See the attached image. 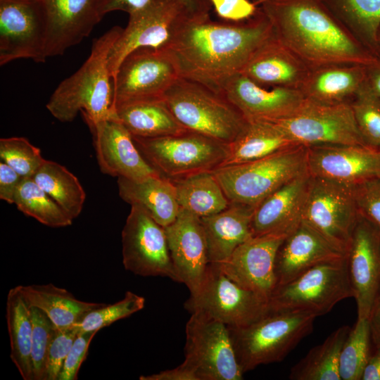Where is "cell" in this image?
<instances>
[{
	"label": "cell",
	"mask_w": 380,
	"mask_h": 380,
	"mask_svg": "<svg viewBox=\"0 0 380 380\" xmlns=\"http://www.w3.org/2000/svg\"><path fill=\"white\" fill-rule=\"evenodd\" d=\"M132 137L148 163L171 180L213 171L222 166L228 153V144L189 130L159 137Z\"/></svg>",
	"instance_id": "cell-7"
},
{
	"label": "cell",
	"mask_w": 380,
	"mask_h": 380,
	"mask_svg": "<svg viewBox=\"0 0 380 380\" xmlns=\"http://www.w3.org/2000/svg\"><path fill=\"white\" fill-rule=\"evenodd\" d=\"M355 37L374 56L380 53V0H323Z\"/></svg>",
	"instance_id": "cell-35"
},
{
	"label": "cell",
	"mask_w": 380,
	"mask_h": 380,
	"mask_svg": "<svg viewBox=\"0 0 380 380\" xmlns=\"http://www.w3.org/2000/svg\"><path fill=\"white\" fill-rule=\"evenodd\" d=\"M351 328L344 325L334 331L321 343L312 348L291 369L292 380H341L340 353Z\"/></svg>",
	"instance_id": "cell-36"
},
{
	"label": "cell",
	"mask_w": 380,
	"mask_h": 380,
	"mask_svg": "<svg viewBox=\"0 0 380 380\" xmlns=\"http://www.w3.org/2000/svg\"><path fill=\"white\" fill-rule=\"evenodd\" d=\"M365 84L380 99V53L374 62L366 66Z\"/></svg>",
	"instance_id": "cell-52"
},
{
	"label": "cell",
	"mask_w": 380,
	"mask_h": 380,
	"mask_svg": "<svg viewBox=\"0 0 380 380\" xmlns=\"http://www.w3.org/2000/svg\"><path fill=\"white\" fill-rule=\"evenodd\" d=\"M371 342L375 348L380 347V287L374 301L369 317Z\"/></svg>",
	"instance_id": "cell-51"
},
{
	"label": "cell",
	"mask_w": 380,
	"mask_h": 380,
	"mask_svg": "<svg viewBox=\"0 0 380 380\" xmlns=\"http://www.w3.org/2000/svg\"><path fill=\"white\" fill-rule=\"evenodd\" d=\"M29 308L32 322L31 358L33 380H45L47 353L56 326L42 310Z\"/></svg>",
	"instance_id": "cell-43"
},
{
	"label": "cell",
	"mask_w": 380,
	"mask_h": 380,
	"mask_svg": "<svg viewBox=\"0 0 380 380\" xmlns=\"http://www.w3.org/2000/svg\"><path fill=\"white\" fill-rule=\"evenodd\" d=\"M144 306V297L127 291L122 300L110 305L104 303L89 312L74 327H77L80 332H98L115 322L142 310Z\"/></svg>",
	"instance_id": "cell-40"
},
{
	"label": "cell",
	"mask_w": 380,
	"mask_h": 380,
	"mask_svg": "<svg viewBox=\"0 0 380 380\" xmlns=\"http://www.w3.org/2000/svg\"><path fill=\"white\" fill-rule=\"evenodd\" d=\"M172 181L179 208L200 218L215 215L230 204L213 171Z\"/></svg>",
	"instance_id": "cell-34"
},
{
	"label": "cell",
	"mask_w": 380,
	"mask_h": 380,
	"mask_svg": "<svg viewBox=\"0 0 380 380\" xmlns=\"http://www.w3.org/2000/svg\"><path fill=\"white\" fill-rule=\"evenodd\" d=\"M32 179L72 220L80 215L86 193L77 177L65 166L46 160Z\"/></svg>",
	"instance_id": "cell-37"
},
{
	"label": "cell",
	"mask_w": 380,
	"mask_h": 380,
	"mask_svg": "<svg viewBox=\"0 0 380 380\" xmlns=\"http://www.w3.org/2000/svg\"><path fill=\"white\" fill-rule=\"evenodd\" d=\"M183 362L198 380H241L239 365L229 328L198 312L191 313L186 324Z\"/></svg>",
	"instance_id": "cell-13"
},
{
	"label": "cell",
	"mask_w": 380,
	"mask_h": 380,
	"mask_svg": "<svg viewBox=\"0 0 380 380\" xmlns=\"http://www.w3.org/2000/svg\"><path fill=\"white\" fill-rule=\"evenodd\" d=\"M316 317L306 312L270 310L247 327H228L243 373L281 361L311 333Z\"/></svg>",
	"instance_id": "cell-5"
},
{
	"label": "cell",
	"mask_w": 380,
	"mask_h": 380,
	"mask_svg": "<svg viewBox=\"0 0 380 380\" xmlns=\"http://www.w3.org/2000/svg\"><path fill=\"white\" fill-rule=\"evenodd\" d=\"M346 256L302 220L277 251L274 264L277 286L292 281L317 265Z\"/></svg>",
	"instance_id": "cell-25"
},
{
	"label": "cell",
	"mask_w": 380,
	"mask_h": 380,
	"mask_svg": "<svg viewBox=\"0 0 380 380\" xmlns=\"http://www.w3.org/2000/svg\"><path fill=\"white\" fill-rule=\"evenodd\" d=\"M46 16L40 0H0V65L46 61Z\"/></svg>",
	"instance_id": "cell-16"
},
{
	"label": "cell",
	"mask_w": 380,
	"mask_h": 380,
	"mask_svg": "<svg viewBox=\"0 0 380 380\" xmlns=\"http://www.w3.org/2000/svg\"><path fill=\"white\" fill-rule=\"evenodd\" d=\"M259 6L277 38L310 69L340 63L367 66L376 58L323 0H267Z\"/></svg>",
	"instance_id": "cell-2"
},
{
	"label": "cell",
	"mask_w": 380,
	"mask_h": 380,
	"mask_svg": "<svg viewBox=\"0 0 380 380\" xmlns=\"http://www.w3.org/2000/svg\"><path fill=\"white\" fill-rule=\"evenodd\" d=\"M350 105L365 144L380 149V99L369 90L365 82Z\"/></svg>",
	"instance_id": "cell-41"
},
{
	"label": "cell",
	"mask_w": 380,
	"mask_h": 380,
	"mask_svg": "<svg viewBox=\"0 0 380 380\" xmlns=\"http://www.w3.org/2000/svg\"><path fill=\"white\" fill-rule=\"evenodd\" d=\"M140 380H198L195 372L184 362L170 369L147 376H140Z\"/></svg>",
	"instance_id": "cell-50"
},
{
	"label": "cell",
	"mask_w": 380,
	"mask_h": 380,
	"mask_svg": "<svg viewBox=\"0 0 380 380\" xmlns=\"http://www.w3.org/2000/svg\"><path fill=\"white\" fill-rule=\"evenodd\" d=\"M122 29L114 26L95 39L85 62L56 88L46 107L58 121L72 122L81 112L89 127L113 117L108 57Z\"/></svg>",
	"instance_id": "cell-3"
},
{
	"label": "cell",
	"mask_w": 380,
	"mask_h": 380,
	"mask_svg": "<svg viewBox=\"0 0 380 380\" xmlns=\"http://www.w3.org/2000/svg\"><path fill=\"white\" fill-rule=\"evenodd\" d=\"M96 331L80 332L60 372L58 380H75L79 369L87 357L90 343Z\"/></svg>",
	"instance_id": "cell-47"
},
{
	"label": "cell",
	"mask_w": 380,
	"mask_h": 380,
	"mask_svg": "<svg viewBox=\"0 0 380 380\" xmlns=\"http://www.w3.org/2000/svg\"><path fill=\"white\" fill-rule=\"evenodd\" d=\"M6 322L11 345V359L24 380H33L31 358L32 322L30 308L18 286L7 295Z\"/></svg>",
	"instance_id": "cell-33"
},
{
	"label": "cell",
	"mask_w": 380,
	"mask_h": 380,
	"mask_svg": "<svg viewBox=\"0 0 380 380\" xmlns=\"http://www.w3.org/2000/svg\"><path fill=\"white\" fill-rule=\"evenodd\" d=\"M375 349L368 359L361 380H380V347Z\"/></svg>",
	"instance_id": "cell-53"
},
{
	"label": "cell",
	"mask_w": 380,
	"mask_h": 380,
	"mask_svg": "<svg viewBox=\"0 0 380 380\" xmlns=\"http://www.w3.org/2000/svg\"><path fill=\"white\" fill-rule=\"evenodd\" d=\"M347 258L357 318L368 319L380 287V230L360 215Z\"/></svg>",
	"instance_id": "cell-20"
},
{
	"label": "cell",
	"mask_w": 380,
	"mask_h": 380,
	"mask_svg": "<svg viewBox=\"0 0 380 380\" xmlns=\"http://www.w3.org/2000/svg\"><path fill=\"white\" fill-rule=\"evenodd\" d=\"M46 16V58L63 54L88 37L102 18L101 0H42Z\"/></svg>",
	"instance_id": "cell-23"
},
{
	"label": "cell",
	"mask_w": 380,
	"mask_h": 380,
	"mask_svg": "<svg viewBox=\"0 0 380 380\" xmlns=\"http://www.w3.org/2000/svg\"><path fill=\"white\" fill-rule=\"evenodd\" d=\"M359 217L354 186L311 176L303 222L348 254Z\"/></svg>",
	"instance_id": "cell-14"
},
{
	"label": "cell",
	"mask_w": 380,
	"mask_h": 380,
	"mask_svg": "<svg viewBox=\"0 0 380 380\" xmlns=\"http://www.w3.org/2000/svg\"><path fill=\"white\" fill-rule=\"evenodd\" d=\"M0 158L23 177H32L46 159L25 137L0 139Z\"/></svg>",
	"instance_id": "cell-42"
},
{
	"label": "cell",
	"mask_w": 380,
	"mask_h": 380,
	"mask_svg": "<svg viewBox=\"0 0 380 380\" xmlns=\"http://www.w3.org/2000/svg\"><path fill=\"white\" fill-rule=\"evenodd\" d=\"M169 251L180 283L194 294L209 265L208 246L200 217L180 208L175 220L164 227Z\"/></svg>",
	"instance_id": "cell-21"
},
{
	"label": "cell",
	"mask_w": 380,
	"mask_h": 380,
	"mask_svg": "<svg viewBox=\"0 0 380 380\" xmlns=\"http://www.w3.org/2000/svg\"><path fill=\"white\" fill-rule=\"evenodd\" d=\"M220 91L247 120H273L294 113L305 100L297 89L265 87L241 73L226 80Z\"/></svg>",
	"instance_id": "cell-22"
},
{
	"label": "cell",
	"mask_w": 380,
	"mask_h": 380,
	"mask_svg": "<svg viewBox=\"0 0 380 380\" xmlns=\"http://www.w3.org/2000/svg\"><path fill=\"white\" fill-rule=\"evenodd\" d=\"M40 1H42V0H40Z\"/></svg>",
	"instance_id": "cell-56"
},
{
	"label": "cell",
	"mask_w": 380,
	"mask_h": 380,
	"mask_svg": "<svg viewBox=\"0 0 380 380\" xmlns=\"http://www.w3.org/2000/svg\"><path fill=\"white\" fill-rule=\"evenodd\" d=\"M267 121L299 145L367 146L357 128L350 103L329 104L306 98L291 115Z\"/></svg>",
	"instance_id": "cell-12"
},
{
	"label": "cell",
	"mask_w": 380,
	"mask_h": 380,
	"mask_svg": "<svg viewBox=\"0 0 380 380\" xmlns=\"http://www.w3.org/2000/svg\"><path fill=\"white\" fill-rule=\"evenodd\" d=\"M365 77V65L331 64L310 69L299 90L305 98L319 103H350Z\"/></svg>",
	"instance_id": "cell-28"
},
{
	"label": "cell",
	"mask_w": 380,
	"mask_h": 380,
	"mask_svg": "<svg viewBox=\"0 0 380 380\" xmlns=\"http://www.w3.org/2000/svg\"><path fill=\"white\" fill-rule=\"evenodd\" d=\"M163 99L185 129L226 144L236 139L248 122L221 91L183 77Z\"/></svg>",
	"instance_id": "cell-4"
},
{
	"label": "cell",
	"mask_w": 380,
	"mask_h": 380,
	"mask_svg": "<svg viewBox=\"0 0 380 380\" xmlns=\"http://www.w3.org/2000/svg\"><path fill=\"white\" fill-rule=\"evenodd\" d=\"M274 34L261 10L242 21H214L209 15L193 17L182 27L169 50L181 77L220 91L223 83L241 73L253 53Z\"/></svg>",
	"instance_id": "cell-1"
},
{
	"label": "cell",
	"mask_w": 380,
	"mask_h": 380,
	"mask_svg": "<svg viewBox=\"0 0 380 380\" xmlns=\"http://www.w3.org/2000/svg\"><path fill=\"white\" fill-rule=\"evenodd\" d=\"M184 308L235 329L250 325L270 311L267 298L235 283L215 263H209L199 289L190 295Z\"/></svg>",
	"instance_id": "cell-10"
},
{
	"label": "cell",
	"mask_w": 380,
	"mask_h": 380,
	"mask_svg": "<svg viewBox=\"0 0 380 380\" xmlns=\"http://www.w3.org/2000/svg\"><path fill=\"white\" fill-rule=\"evenodd\" d=\"M120 197L144 208L163 227L177 218L180 208L172 181L162 175L139 180L118 178Z\"/></svg>",
	"instance_id": "cell-29"
},
{
	"label": "cell",
	"mask_w": 380,
	"mask_h": 380,
	"mask_svg": "<svg viewBox=\"0 0 380 380\" xmlns=\"http://www.w3.org/2000/svg\"><path fill=\"white\" fill-rule=\"evenodd\" d=\"M286 237L279 234L253 236L226 261L215 264L235 283L269 300L277 286V253Z\"/></svg>",
	"instance_id": "cell-17"
},
{
	"label": "cell",
	"mask_w": 380,
	"mask_h": 380,
	"mask_svg": "<svg viewBox=\"0 0 380 380\" xmlns=\"http://www.w3.org/2000/svg\"><path fill=\"white\" fill-rule=\"evenodd\" d=\"M179 77V65L169 49L142 47L133 51L113 79V112L127 103L163 99Z\"/></svg>",
	"instance_id": "cell-11"
},
{
	"label": "cell",
	"mask_w": 380,
	"mask_h": 380,
	"mask_svg": "<svg viewBox=\"0 0 380 380\" xmlns=\"http://www.w3.org/2000/svg\"><path fill=\"white\" fill-rule=\"evenodd\" d=\"M18 287L27 305L42 310L58 329L73 327L89 312L104 304L80 300L65 289L52 284Z\"/></svg>",
	"instance_id": "cell-30"
},
{
	"label": "cell",
	"mask_w": 380,
	"mask_h": 380,
	"mask_svg": "<svg viewBox=\"0 0 380 380\" xmlns=\"http://www.w3.org/2000/svg\"><path fill=\"white\" fill-rule=\"evenodd\" d=\"M377 40H378L379 44H380V27H379V28L378 30Z\"/></svg>",
	"instance_id": "cell-55"
},
{
	"label": "cell",
	"mask_w": 380,
	"mask_h": 380,
	"mask_svg": "<svg viewBox=\"0 0 380 380\" xmlns=\"http://www.w3.org/2000/svg\"><path fill=\"white\" fill-rule=\"evenodd\" d=\"M80 333L75 327L56 330L47 353L45 380H58L63 362Z\"/></svg>",
	"instance_id": "cell-44"
},
{
	"label": "cell",
	"mask_w": 380,
	"mask_h": 380,
	"mask_svg": "<svg viewBox=\"0 0 380 380\" xmlns=\"http://www.w3.org/2000/svg\"><path fill=\"white\" fill-rule=\"evenodd\" d=\"M89 128L103 174L132 180L161 175L144 158L131 133L117 119L110 118Z\"/></svg>",
	"instance_id": "cell-19"
},
{
	"label": "cell",
	"mask_w": 380,
	"mask_h": 380,
	"mask_svg": "<svg viewBox=\"0 0 380 380\" xmlns=\"http://www.w3.org/2000/svg\"><path fill=\"white\" fill-rule=\"evenodd\" d=\"M14 204L27 216L50 227H65L72 219L32 179L25 177L15 193Z\"/></svg>",
	"instance_id": "cell-38"
},
{
	"label": "cell",
	"mask_w": 380,
	"mask_h": 380,
	"mask_svg": "<svg viewBox=\"0 0 380 380\" xmlns=\"http://www.w3.org/2000/svg\"><path fill=\"white\" fill-rule=\"evenodd\" d=\"M254 208L230 203L224 210L201 217L204 230L209 263L226 261L243 243L253 236Z\"/></svg>",
	"instance_id": "cell-27"
},
{
	"label": "cell",
	"mask_w": 380,
	"mask_h": 380,
	"mask_svg": "<svg viewBox=\"0 0 380 380\" xmlns=\"http://www.w3.org/2000/svg\"><path fill=\"white\" fill-rule=\"evenodd\" d=\"M129 15L127 26L122 29L109 53L108 68L113 79L131 52L142 47L169 49L184 25L193 17L201 16L180 0H152Z\"/></svg>",
	"instance_id": "cell-9"
},
{
	"label": "cell",
	"mask_w": 380,
	"mask_h": 380,
	"mask_svg": "<svg viewBox=\"0 0 380 380\" xmlns=\"http://www.w3.org/2000/svg\"><path fill=\"white\" fill-rule=\"evenodd\" d=\"M309 71L274 33L253 53L241 73L265 87L299 89Z\"/></svg>",
	"instance_id": "cell-26"
},
{
	"label": "cell",
	"mask_w": 380,
	"mask_h": 380,
	"mask_svg": "<svg viewBox=\"0 0 380 380\" xmlns=\"http://www.w3.org/2000/svg\"><path fill=\"white\" fill-rule=\"evenodd\" d=\"M23 177L4 161L0 163V198L9 204H14L17 189Z\"/></svg>",
	"instance_id": "cell-49"
},
{
	"label": "cell",
	"mask_w": 380,
	"mask_h": 380,
	"mask_svg": "<svg viewBox=\"0 0 380 380\" xmlns=\"http://www.w3.org/2000/svg\"><path fill=\"white\" fill-rule=\"evenodd\" d=\"M297 145L272 122L248 120L236 139L228 144L227 156L221 167L255 160Z\"/></svg>",
	"instance_id": "cell-32"
},
{
	"label": "cell",
	"mask_w": 380,
	"mask_h": 380,
	"mask_svg": "<svg viewBox=\"0 0 380 380\" xmlns=\"http://www.w3.org/2000/svg\"><path fill=\"white\" fill-rule=\"evenodd\" d=\"M217 15L224 20L242 21L253 17L259 6L251 0H209Z\"/></svg>",
	"instance_id": "cell-48"
},
{
	"label": "cell",
	"mask_w": 380,
	"mask_h": 380,
	"mask_svg": "<svg viewBox=\"0 0 380 380\" xmlns=\"http://www.w3.org/2000/svg\"><path fill=\"white\" fill-rule=\"evenodd\" d=\"M152 0H101L99 13L103 18L108 13L121 11L129 15L146 6ZM198 15H209L213 8L209 0H180Z\"/></svg>",
	"instance_id": "cell-46"
},
{
	"label": "cell",
	"mask_w": 380,
	"mask_h": 380,
	"mask_svg": "<svg viewBox=\"0 0 380 380\" xmlns=\"http://www.w3.org/2000/svg\"><path fill=\"white\" fill-rule=\"evenodd\" d=\"M307 161L308 146L297 145L213 172L230 203L255 208L279 187L308 172Z\"/></svg>",
	"instance_id": "cell-6"
},
{
	"label": "cell",
	"mask_w": 380,
	"mask_h": 380,
	"mask_svg": "<svg viewBox=\"0 0 380 380\" xmlns=\"http://www.w3.org/2000/svg\"><path fill=\"white\" fill-rule=\"evenodd\" d=\"M354 195L360 215L380 230V177L354 186Z\"/></svg>",
	"instance_id": "cell-45"
},
{
	"label": "cell",
	"mask_w": 380,
	"mask_h": 380,
	"mask_svg": "<svg viewBox=\"0 0 380 380\" xmlns=\"http://www.w3.org/2000/svg\"><path fill=\"white\" fill-rule=\"evenodd\" d=\"M311 179L308 172L286 183L255 208L252 219L253 236H288L301 223Z\"/></svg>",
	"instance_id": "cell-24"
},
{
	"label": "cell",
	"mask_w": 380,
	"mask_h": 380,
	"mask_svg": "<svg viewBox=\"0 0 380 380\" xmlns=\"http://www.w3.org/2000/svg\"><path fill=\"white\" fill-rule=\"evenodd\" d=\"M353 297L347 256L317 265L292 281L276 286L270 311H301L322 316Z\"/></svg>",
	"instance_id": "cell-8"
},
{
	"label": "cell",
	"mask_w": 380,
	"mask_h": 380,
	"mask_svg": "<svg viewBox=\"0 0 380 380\" xmlns=\"http://www.w3.org/2000/svg\"><path fill=\"white\" fill-rule=\"evenodd\" d=\"M252 2H253L256 6H259L261 5L264 1L267 0H251Z\"/></svg>",
	"instance_id": "cell-54"
},
{
	"label": "cell",
	"mask_w": 380,
	"mask_h": 380,
	"mask_svg": "<svg viewBox=\"0 0 380 380\" xmlns=\"http://www.w3.org/2000/svg\"><path fill=\"white\" fill-rule=\"evenodd\" d=\"M132 136L159 137L187 131L175 118L164 99L136 101L120 106L113 112Z\"/></svg>",
	"instance_id": "cell-31"
},
{
	"label": "cell",
	"mask_w": 380,
	"mask_h": 380,
	"mask_svg": "<svg viewBox=\"0 0 380 380\" xmlns=\"http://www.w3.org/2000/svg\"><path fill=\"white\" fill-rule=\"evenodd\" d=\"M370 329L367 318H357L342 347L338 363L341 380H361L370 356Z\"/></svg>",
	"instance_id": "cell-39"
},
{
	"label": "cell",
	"mask_w": 380,
	"mask_h": 380,
	"mask_svg": "<svg viewBox=\"0 0 380 380\" xmlns=\"http://www.w3.org/2000/svg\"><path fill=\"white\" fill-rule=\"evenodd\" d=\"M122 263L141 277H164L179 282L165 228L142 207L132 205L122 231Z\"/></svg>",
	"instance_id": "cell-15"
},
{
	"label": "cell",
	"mask_w": 380,
	"mask_h": 380,
	"mask_svg": "<svg viewBox=\"0 0 380 380\" xmlns=\"http://www.w3.org/2000/svg\"><path fill=\"white\" fill-rule=\"evenodd\" d=\"M308 170L322 177L354 186L380 177V149L369 146L323 144L308 146Z\"/></svg>",
	"instance_id": "cell-18"
}]
</instances>
